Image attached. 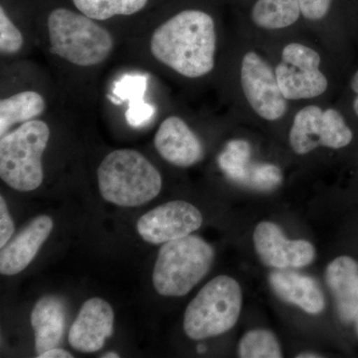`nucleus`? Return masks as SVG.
I'll return each mask as SVG.
<instances>
[{
  "mask_svg": "<svg viewBox=\"0 0 358 358\" xmlns=\"http://www.w3.org/2000/svg\"><path fill=\"white\" fill-rule=\"evenodd\" d=\"M220 32L211 13L178 11L152 32L150 50L155 60L188 81L210 76L216 69Z\"/></svg>",
  "mask_w": 358,
  "mask_h": 358,
  "instance_id": "obj_1",
  "label": "nucleus"
},
{
  "mask_svg": "<svg viewBox=\"0 0 358 358\" xmlns=\"http://www.w3.org/2000/svg\"><path fill=\"white\" fill-rule=\"evenodd\" d=\"M267 54L282 94L289 103H331L338 85L339 58L312 35L305 32L289 37Z\"/></svg>",
  "mask_w": 358,
  "mask_h": 358,
  "instance_id": "obj_2",
  "label": "nucleus"
},
{
  "mask_svg": "<svg viewBox=\"0 0 358 358\" xmlns=\"http://www.w3.org/2000/svg\"><path fill=\"white\" fill-rule=\"evenodd\" d=\"M232 54V101L236 114L252 122L286 124L296 106L282 95L267 52L238 36Z\"/></svg>",
  "mask_w": 358,
  "mask_h": 358,
  "instance_id": "obj_3",
  "label": "nucleus"
},
{
  "mask_svg": "<svg viewBox=\"0 0 358 358\" xmlns=\"http://www.w3.org/2000/svg\"><path fill=\"white\" fill-rule=\"evenodd\" d=\"M47 28L51 53L70 64L100 65L114 51L112 33L80 11L54 9L47 20Z\"/></svg>",
  "mask_w": 358,
  "mask_h": 358,
  "instance_id": "obj_4",
  "label": "nucleus"
},
{
  "mask_svg": "<svg viewBox=\"0 0 358 358\" xmlns=\"http://www.w3.org/2000/svg\"><path fill=\"white\" fill-rule=\"evenodd\" d=\"M103 199L117 206H140L159 194L162 178L145 155L134 150H117L106 155L98 169Z\"/></svg>",
  "mask_w": 358,
  "mask_h": 358,
  "instance_id": "obj_5",
  "label": "nucleus"
},
{
  "mask_svg": "<svg viewBox=\"0 0 358 358\" xmlns=\"http://www.w3.org/2000/svg\"><path fill=\"white\" fill-rule=\"evenodd\" d=\"M50 134L48 124L36 119L1 136L0 176L7 185L17 192H28L42 185V157Z\"/></svg>",
  "mask_w": 358,
  "mask_h": 358,
  "instance_id": "obj_6",
  "label": "nucleus"
},
{
  "mask_svg": "<svg viewBox=\"0 0 358 358\" xmlns=\"http://www.w3.org/2000/svg\"><path fill=\"white\" fill-rule=\"evenodd\" d=\"M213 248L200 237L179 238L162 245L155 262L152 282L164 296H183L210 270Z\"/></svg>",
  "mask_w": 358,
  "mask_h": 358,
  "instance_id": "obj_7",
  "label": "nucleus"
},
{
  "mask_svg": "<svg viewBox=\"0 0 358 358\" xmlns=\"http://www.w3.org/2000/svg\"><path fill=\"white\" fill-rule=\"evenodd\" d=\"M242 303L243 294L236 280L226 275L214 278L186 308V336L200 341L227 333L239 320Z\"/></svg>",
  "mask_w": 358,
  "mask_h": 358,
  "instance_id": "obj_8",
  "label": "nucleus"
},
{
  "mask_svg": "<svg viewBox=\"0 0 358 358\" xmlns=\"http://www.w3.org/2000/svg\"><path fill=\"white\" fill-rule=\"evenodd\" d=\"M355 138L345 114L331 103L296 106L289 120L288 141L294 155H308L319 148L339 150Z\"/></svg>",
  "mask_w": 358,
  "mask_h": 358,
  "instance_id": "obj_9",
  "label": "nucleus"
},
{
  "mask_svg": "<svg viewBox=\"0 0 358 358\" xmlns=\"http://www.w3.org/2000/svg\"><path fill=\"white\" fill-rule=\"evenodd\" d=\"M305 32L300 0H254L237 35L268 52L282 40Z\"/></svg>",
  "mask_w": 358,
  "mask_h": 358,
  "instance_id": "obj_10",
  "label": "nucleus"
},
{
  "mask_svg": "<svg viewBox=\"0 0 358 358\" xmlns=\"http://www.w3.org/2000/svg\"><path fill=\"white\" fill-rule=\"evenodd\" d=\"M202 222L201 212L194 205L176 200L143 214L136 228L145 242L159 245L188 236L199 230Z\"/></svg>",
  "mask_w": 358,
  "mask_h": 358,
  "instance_id": "obj_11",
  "label": "nucleus"
},
{
  "mask_svg": "<svg viewBox=\"0 0 358 358\" xmlns=\"http://www.w3.org/2000/svg\"><path fill=\"white\" fill-rule=\"evenodd\" d=\"M253 242L264 265L278 270L303 268L315 259V249L310 242L289 240L280 226L268 221H263L257 225Z\"/></svg>",
  "mask_w": 358,
  "mask_h": 358,
  "instance_id": "obj_12",
  "label": "nucleus"
},
{
  "mask_svg": "<svg viewBox=\"0 0 358 358\" xmlns=\"http://www.w3.org/2000/svg\"><path fill=\"white\" fill-rule=\"evenodd\" d=\"M154 143L160 157L174 166L186 169L199 164L204 157L203 143L179 115H169L162 122Z\"/></svg>",
  "mask_w": 358,
  "mask_h": 358,
  "instance_id": "obj_13",
  "label": "nucleus"
},
{
  "mask_svg": "<svg viewBox=\"0 0 358 358\" xmlns=\"http://www.w3.org/2000/svg\"><path fill=\"white\" fill-rule=\"evenodd\" d=\"M115 313L110 303L100 298L85 301L71 327L69 343L80 352H96L105 345L114 329Z\"/></svg>",
  "mask_w": 358,
  "mask_h": 358,
  "instance_id": "obj_14",
  "label": "nucleus"
},
{
  "mask_svg": "<svg viewBox=\"0 0 358 358\" xmlns=\"http://www.w3.org/2000/svg\"><path fill=\"white\" fill-rule=\"evenodd\" d=\"M53 230V220L40 215L16 235L0 252V273L13 275L28 267Z\"/></svg>",
  "mask_w": 358,
  "mask_h": 358,
  "instance_id": "obj_15",
  "label": "nucleus"
},
{
  "mask_svg": "<svg viewBox=\"0 0 358 358\" xmlns=\"http://www.w3.org/2000/svg\"><path fill=\"white\" fill-rule=\"evenodd\" d=\"M327 286L336 301L339 319L345 324L358 315V263L350 256H341L327 266Z\"/></svg>",
  "mask_w": 358,
  "mask_h": 358,
  "instance_id": "obj_16",
  "label": "nucleus"
},
{
  "mask_svg": "<svg viewBox=\"0 0 358 358\" xmlns=\"http://www.w3.org/2000/svg\"><path fill=\"white\" fill-rule=\"evenodd\" d=\"M268 284L282 301L301 308L310 315H319L326 307L324 293L308 275L279 270L268 275Z\"/></svg>",
  "mask_w": 358,
  "mask_h": 358,
  "instance_id": "obj_17",
  "label": "nucleus"
},
{
  "mask_svg": "<svg viewBox=\"0 0 358 358\" xmlns=\"http://www.w3.org/2000/svg\"><path fill=\"white\" fill-rule=\"evenodd\" d=\"M65 320L66 308L61 299L46 296L37 301L30 317L37 357L57 348L64 334Z\"/></svg>",
  "mask_w": 358,
  "mask_h": 358,
  "instance_id": "obj_18",
  "label": "nucleus"
},
{
  "mask_svg": "<svg viewBox=\"0 0 358 358\" xmlns=\"http://www.w3.org/2000/svg\"><path fill=\"white\" fill-rule=\"evenodd\" d=\"M46 110L44 96L36 91L20 92L0 101V136L13 127L36 120Z\"/></svg>",
  "mask_w": 358,
  "mask_h": 358,
  "instance_id": "obj_19",
  "label": "nucleus"
},
{
  "mask_svg": "<svg viewBox=\"0 0 358 358\" xmlns=\"http://www.w3.org/2000/svg\"><path fill=\"white\" fill-rule=\"evenodd\" d=\"M334 4V0H300L301 21L306 31L333 54L334 38L331 18Z\"/></svg>",
  "mask_w": 358,
  "mask_h": 358,
  "instance_id": "obj_20",
  "label": "nucleus"
},
{
  "mask_svg": "<svg viewBox=\"0 0 358 358\" xmlns=\"http://www.w3.org/2000/svg\"><path fill=\"white\" fill-rule=\"evenodd\" d=\"M80 13L92 20L103 21L115 16H129L140 13L148 0H72Z\"/></svg>",
  "mask_w": 358,
  "mask_h": 358,
  "instance_id": "obj_21",
  "label": "nucleus"
},
{
  "mask_svg": "<svg viewBox=\"0 0 358 358\" xmlns=\"http://www.w3.org/2000/svg\"><path fill=\"white\" fill-rule=\"evenodd\" d=\"M251 147L248 141H228L218 155V166L230 180L243 185L250 166Z\"/></svg>",
  "mask_w": 358,
  "mask_h": 358,
  "instance_id": "obj_22",
  "label": "nucleus"
},
{
  "mask_svg": "<svg viewBox=\"0 0 358 358\" xmlns=\"http://www.w3.org/2000/svg\"><path fill=\"white\" fill-rule=\"evenodd\" d=\"M242 358H281V345L274 334L267 329H254L245 334L238 348Z\"/></svg>",
  "mask_w": 358,
  "mask_h": 358,
  "instance_id": "obj_23",
  "label": "nucleus"
},
{
  "mask_svg": "<svg viewBox=\"0 0 358 358\" xmlns=\"http://www.w3.org/2000/svg\"><path fill=\"white\" fill-rule=\"evenodd\" d=\"M281 169L272 164H250L243 185L259 192H271L281 185Z\"/></svg>",
  "mask_w": 358,
  "mask_h": 358,
  "instance_id": "obj_24",
  "label": "nucleus"
},
{
  "mask_svg": "<svg viewBox=\"0 0 358 358\" xmlns=\"http://www.w3.org/2000/svg\"><path fill=\"white\" fill-rule=\"evenodd\" d=\"M22 33L7 15L3 6L0 7V52L2 55H14L22 49Z\"/></svg>",
  "mask_w": 358,
  "mask_h": 358,
  "instance_id": "obj_25",
  "label": "nucleus"
},
{
  "mask_svg": "<svg viewBox=\"0 0 358 358\" xmlns=\"http://www.w3.org/2000/svg\"><path fill=\"white\" fill-rule=\"evenodd\" d=\"M14 233V223L3 196L0 197V247L8 243Z\"/></svg>",
  "mask_w": 358,
  "mask_h": 358,
  "instance_id": "obj_26",
  "label": "nucleus"
},
{
  "mask_svg": "<svg viewBox=\"0 0 358 358\" xmlns=\"http://www.w3.org/2000/svg\"><path fill=\"white\" fill-rule=\"evenodd\" d=\"M348 89L352 93V110L353 114L357 115L358 119V68L355 71V73L350 77V82H348Z\"/></svg>",
  "mask_w": 358,
  "mask_h": 358,
  "instance_id": "obj_27",
  "label": "nucleus"
},
{
  "mask_svg": "<svg viewBox=\"0 0 358 358\" xmlns=\"http://www.w3.org/2000/svg\"><path fill=\"white\" fill-rule=\"evenodd\" d=\"M38 358H73L72 355L71 353L66 352V350H62V348H54L52 350H48V352L42 353L41 355L37 357Z\"/></svg>",
  "mask_w": 358,
  "mask_h": 358,
  "instance_id": "obj_28",
  "label": "nucleus"
},
{
  "mask_svg": "<svg viewBox=\"0 0 358 358\" xmlns=\"http://www.w3.org/2000/svg\"><path fill=\"white\" fill-rule=\"evenodd\" d=\"M296 357L298 358H319L322 357V355H317V353L315 352H301L299 353L298 355H296Z\"/></svg>",
  "mask_w": 358,
  "mask_h": 358,
  "instance_id": "obj_29",
  "label": "nucleus"
},
{
  "mask_svg": "<svg viewBox=\"0 0 358 358\" xmlns=\"http://www.w3.org/2000/svg\"><path fill=\"white\" fill-rule=\"evenodd\" d=\"M120 355L115 352L106 353L105 355H102V358H119Z\"/></svg>",
  "mask_w": 358,
  "mask_h": 358,
  "instance_id": "obj_30",
  "label": "nucleus"
},
{
  "mask_svg": "<svg viewBox=\"0 0 358 358\" xmlns=\"http://www.w3.org/2000/svg\"><path fill=\"white\" fill-rule=\"evenodd\" d=\"M355 329H357V333L358 334V315L357 317V319H355Z\"/></svg>",
  "mask_w": 358,
  "mask_h": 358,
  "instance_id": "obj_31",
  "label": "nucleus"
}]
</instances>
